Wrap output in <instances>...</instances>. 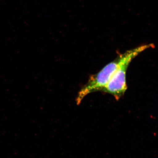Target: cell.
Returning <instances> with one entry per match:
<instances>
[{"label":"cell","instance_id":"obj_1","mask_svg":"<svg viewBox=\"0 0 158 158\" xmlns=\"http://www.w3.org/2000/svg\"><path fill=\"white\" fill-rule=\"evenodd\" d=\"M153 45L152 44L142 45L120 55L118 68L102 91L113 95L117 99L123 96L127 89L126 73L130 62L140 53L146 49L153 47Z\"/></svg>","mask_w":158,"mask_h":158},{"label":"cell","instance_id":"obj_2","mask_svg":"<svg viewBox=\"0 0 158 158\" xmlns=\"http://www.w3.org/2000/svg\"><path fill=\"white\" fill-rule=\"evenodd\" d=\"M120 59V56H118L115 60L104 67L98 73L91 77L87 83L81 90L80 97L95 91H102L117 68Z\"/></svg>","mask_w":158,"mask_h":158}]
</instances>
